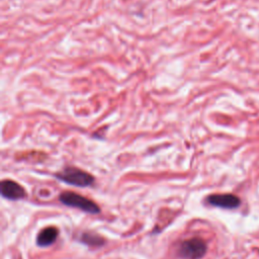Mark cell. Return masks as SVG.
Returning <instances> with one entry per match:
<instances>
[{"label": "cell", "mask_w": 259, "mask_h": 259, "mask_svg": "<svg viewBox=\"0 0 259 259\" xmlns=\"http://www.w3.org/2000/svg\"><path fill=\"white\" fill-rule=\"evenodd\" d=\"M59 199L63 204L67 206L79 208L88 213L96 214L100 212V207L94 201L72 191L62 192L59 196Z\"/></svg>", "instance_id": "2"}, {"label": "cell", "mask_w": 259, "mask_h": 259, "mask_svg": "<svg viewBox=\"0 0 259 259\" xmlns=\"http://www.w3.org/2000/svg\"><path fill=\"white\" fill-rule=\"evenodd\" d=\"M0 191L1 195L9 200H18L26 196L23 187L12 180H2L0 183Z\"/></svg>", "instance_id": "4"}, {"label": "cell", "mask_w": 259, "mask_h": 259, "mask_svg": "<svg viewBox=\"0 0 259 259\" xmlns=\"http://www.w3.org/2000/svg\"><path fill=\"white\" fill-rule=\"evenodd\" d=\"M55 176L67 184L78 187H87L94 183V177L91 174L75 167H66Z\"/></svg>", "instance_id": "1"}, {"label": "cell", "mask_w": 259, "mask_h": 259, "mask_svg": "<svg viewBox=\"0 0 259 259\" xmlns=\"http://www.w3.org/2000/svg\"><path fill=\"white\" fill-rule=\"evenodd\" d=\"M80 241L86 245L94 247H100L104 245V239L99 235L93 233H83L80 238Z\"/></svg>", "instance_id": "7"}, {"label": "cell", "mask_w": 259, "mask_h": 259, "mask_svg": "<svg viewBox=\"0 0 259 259\" xmlns=\"http://www.w3.org/2000/svg\"><path fill=\"white\" fill-rule=\"evenodd\" d=\"M206 244L199 238L183 241L178 249V254L184 259H200L206 253Z\"/></svg>", "instance_id": "3"}, {"label": "cell", "mask_w": 259, "mask_h": 259, "mask_svg": "<svg viewBox=\"0 0 259 259\" xmlns=\"http://www.w3.org/2000/svg\"><path fill=\"white\" fill-rule=\"evenodd\" d=\"M58 237V230L55 227H48L41 230L36 237V244L40 247L52 245Z\"/></svg>", "instance_id": "6"}, {"label": "cell", "mask_w": 259, "mask_h": 259, "mask_svg": "<svg viewBox=\"0 0 259 259\" xmlns=\"http://www.w3.org/2000/svg\"><path fill=\"white\" fill-rule=\"evenodd\" d=\"M206 201L213 206L233 209L240 205V198L234 194H211L206 197Z\"/></svg>", "instance_id": "5"}]
</instances>
